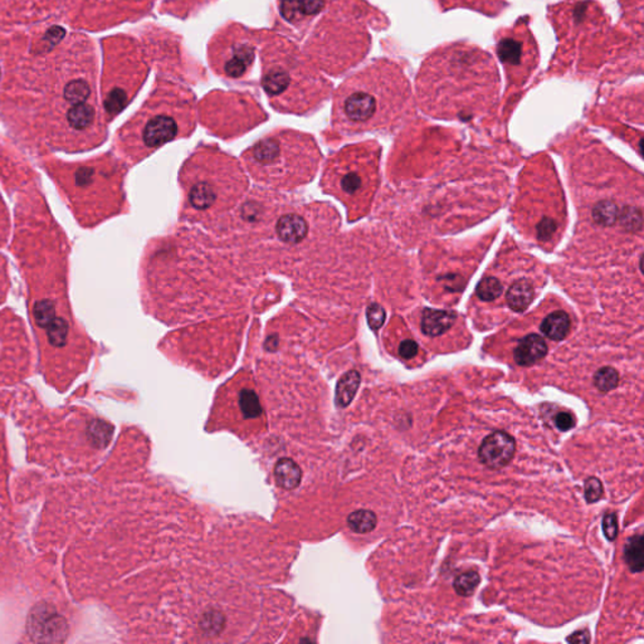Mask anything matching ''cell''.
Returning a JSON list of instances; mask_svg holds the SVG:
<instances>
[{
  "label": "cell",
  "mask_w": 644,
  "mask_h": 644,
  "mask_svg": "<svg viewBox=\"0 0 644 644\" xmlns=\"http://www.w3.org/2000/svg\"><path fill=\"white\" fill-rule=\"evenodd\" d=\"M456 319L455 312L426 309L422 313V331L430 337L441 336L455 325Z\"/></svg>",
  "instance_id": "cell-15"
},
{
  "label": "cell",
  "mask_w": 644,
  "mask_h": 644,
  "mask_svg": "<svg viewBox=\"0 0 644 644\" xmlns=\"http://www.w3.org/2000/svg\"><path fill=\"white\" fill-rule=\"evenodd\" d=\"M603 531H604V535L608 539L609 541H614L616 536H618V519H616V515L609 512V514L604 516V519H603Z\"/></svg>",
  "instance_id": "cell-35"
},
{
  "label": "cell",
  "mask_w": 644,
  "mask_h": 644,
  "mask_svg": "<svg viewBox=\"0 0 644 644\" xmlns=\"http://www.w3.org/2000/svg\"><path fill=\"white\" fill-rule=\"evenodd\" d=\"M481 583V577L477 572H462L461 575L457 577L455 580V590L458 595L461 596H470L472 594L476 592L478 585Z\"/></svg>",
  "instance_id": "cell-26"
},
{
  "label": "cell",
  "mask_w": 644,
  "mask_h": 644,
  "mask_svg": "<svg viewBox=\"0 0 644 644\" xmlns=\"http://www.w3.org/2000/svg\"><path fill=\"white\" fill-rule=\"evenodd\" d=\"M238 403L243 415L248 419H254L262 414V406L258 395L253 389L243 388L239 391Z\"/></svg>",
  "instance_id": "cell-24"
},
{
  "label": "cell",
  "mask_w": 644,
  "mask_h": 644,
  "mask_svg": "<svg viewBox=\"0 0 644 644\" xmlns=\"http://www.w3.org/2000/svg\"><path fill=\"white\" fill-rule=\"evenodd\" d=\"M33 316H34V320H36L37 325L42 329H47L48 326L51 325L52 321L56 318V310H54V304L50 300H42V301H38L36 304H34V310H33Z\"/></svg>",
  "instance_id": "cell-31"
},
{
  "label": "cell",
  "mask_w": 644,
  "mask_h": 644,
  "mask_svg": "<svg viewBox=\"0 0 644 644\" xmlns=\"http://www.w3.org/2000/svg\"><path fill=\"white\" fill-rule=\"evenodd\" d=\"M200 118L204 126L218 120V126L213 130L216 134L222 129L225 120L229 123V129H234L236 120H242L249 127H253L256 123H262L266 118L263 110L249 94L240 92H222L220 90H214L203 101L199 103Z\"/></svg>",
  "instance_id": "cell-10"
},
{
  "label": "cell",
  "mask_w": 644,
  "mask_h": 644,
  "mask_svg": "<svg viewBox=\"0 0 644 644\" xmlns=\"http://www.w3.org/2000/svg\"><path fill=\"white\" fill-rule=\"evenodd\" d=\"M183 214L193 222L218 217L243 196L248 180L238 161L216 145H202L181 167Z\"/></svg>",
  "instance_id": "cell-5"
},
{
  "label": "cell",
  "mask_w": 644,
  "mask_h": 644,
  "mask_svg": "<svg viewBox=\"0 0 644 644\" xmlns=\"http://www.w3.org/2000/svg\"><path fill=\"white\" fill-rule=\"evenodd\" d=\"M384 320H385V311L382 306L379 304H371L368 310V321L371 329L377 330L383 326Z\"/></svg>",
  "instance_id": "cell-37"
},
{
  "label": "cell",
  "mask_w": 644,
  "mask_h": 644,
  "mask_svg": "<svg viewBox=\"0 0 644 644\" xmlns=\"http://www.w3.org/2000/svg\"><path fill=\"white\" fill-rule=\"evenodd\" d=\"M67 120L73 129L83 130L91 126L94 120V109L87 103L73 105L67 114Z\"/></svg>",
  "instance_id": "cell-22"
},
{
  "label": "cell",
  "mask_w": 644,
  "mask_h": 644,
  "mask_svg": "<svg viewBox=\"0 0 644 644\" xmlns=\"http://www.w3.org/2000/svg\"><path fill=\"white\" fill-rule=\"evenodd\" d=\"M68 330H70V326H68L65 320L61 319V318H54V320L51 322V325L47 327V335H48V339H50L52 345L56 346V348L65 346V344L67 342V336H68Z\"/></svg>",
  "instance_id": "cell-28"
},
{
  "label": "cell",
  "mask_w": 644,
  "mask_h": 644,
  "mask_svg": "<svg viewBox=\"0 0 644 644\" xmlns=\"http://www.w3.org/2000/svg\"><path fill=\"white\" fill-rule=\"evenodd\" d=\"M455 1H458V0H455ZM459 1H462V4H470L472 7L477 8L476 0H459Z\"/></svg>",
  "instance_id": "cell-43"
},
{
  "label": "cell",
  "mask_w": 644,
  "mask_h": 644,
  "mask_svg": "<svg viewBox=\"0 0 644 644\" xmlns=\"http://www.w3.org/2000/svg\"><path fill=\"white\" fill-rule=\"evenodd\" d=\"M309 231L304 219L297 214H289L281 218L277 225V234L283 242L298 243L306 237Z\"/></svg>",
  "instance_id": "cell-16"
},
{
  "label": "cell",
  "mask_w": 644,
  "mask_h": 644,
  "mask_svg": "<svg viewBox=\"0 0 644 644\" xmlns=\"http://www.w3.org/2000/svg\"><path fill=\"white\" fill-rule=\"evenodd\" d=\"M585 499L589 503H594L603 497V485L596 477L588 478L584 485Z\"/></svg>",
  "instance_id": "cell-33"
},
{
  "label": "cell",
  "mask_w": 644,
  "mask_h": 644,
  "mask_svg": "<svg viewBox=\"0 0 644 644\" xmlns=\"http://www.w3.org/2000/svg\"><path fill=\"white\" fill-rule=\"evenodd\" d=\"M196 96L180 82L158 80L138 114L132 138L140 155H149L174 140L189 138L196 129Z\"/></svg>",
  "instance_id": "cell-7"
},
{
  "label": "cell",
  "mask_w": 644,
  "mask_h": 644,
  "mask_svg": "<svg viewBox=\"0 0 644 644\" xmlns=\"http://www.w3.org/2000/svg\"><path fill=\"white\" fill-rule=\"evenodd\" d=\"M130 102V96L121 88H112L105 98V110L110 116H116Z\"/></svg>",
  "instance_id": "cell-27"
},
{
  "label": "cell",
  "mask_w": 644,
  "mask_h": 644,
  "mask_svg": "<svg viewBox=\"0 0 644 644\" xmlns=\"http://www.w3.org/2000/svg\"><path fill=\"white\" fill-rule=\"evenodd\" d=\"M65 36V30H63V28L59 27V25H54V27H52L51 30H48V32L45 33V36H44V42L50 43V45L53 47V45L59 44V42L63 39V37Z\"/></svg>",
  "instance_id": "cell-40"
},
{
  "label": "cell",
  "mask_w": 644,
  "mask_h": 644,
  "mask_svg": "<svg viewBox=\"0 0 644 644\" xmlns=\"http://www.w3.org/2000/svg\"><path fill=\"white\" fill-rule=\"evenodd\" d=\"M555 426L561 432H568L575 426V419L570 413L560 412L555 417Z\"/></svg>",
  "instance_id": "cell-39"
},
{
  "label": "cell",
  "mask_w": 644,
  "mask_h": 644,
  "mask_svg": "<svg viewBox=\"0 0 644 644\" xmlns=\"http://www.w3.org/2000/svg\"><path fill=\"white\" fill-rule=\"evenodd\" d=\"M594 220L601 225H612L619 217V210L612 202H601L593 209Z\"/></svg>",
  "instance_id": "cell-32"
},
{
  "label": "cell",
  "mask_w": 644,
  "mask_h": 644,
  "mask_svg": "<svg viewBox=\"0 0 644 644\" xmlns=\"http://www.w3.org/2000/svg\"><path fill=\"white\" fill-rule=\"evenodd\" d=\"M398 353L399 356L403 357L404 360H412L419 353V346H418V344L415 341L406 339V340L400 342Z\"/></svg>",
  "instance_id": "cell-38"
},
{
  "label": "cell",
  "mask_w": 644,
  "mask_h": 644,
  "mask_svg": "<svg viewBox=\"0 0 644 644\" xmlns=\"http://www.w3.org/2000/svg\"><path fill=\"white\" fill-rule=\"evenodd\" d=\"M371 159L362 145L349 146L331 155L321 179V188L348 207L350 213L369 200L374 185Z\"/></svg>",
  "instance_id": "cell-8"
},
{
  "label": "cell",
  "mask_w": 644,
  "mask_h": 644,
  "mask_svg": "<svg viewBox=\"0 0 644 644\" xmlns=\"http://www.w3.org/2000/svg\"><path fill=\"white\" fill-rule=\"evenodd\" d=\"M409 96L398 65L377 59L344 81L333 96L331 125L341 134L377 129L395 116Z\"/></svg>",
  "instance_id": "cell-4"
},
{
  "label": "cell",
  "mask_w": 644,
  "mask_h": 644,
  "mask_svg": "<svg viewBox=\"0 0 644 644\" xmlns=\"http://www.w3.org/2000/svg\"><path fill=\"white\" fill-rule=\"evenodd\" d=\"M516 452V442L506 432L497 430L487 435L478 449L482 464L490 468H502L512 461Z\"/></svg>",
  "instance_id": "cell-12"
},
{
  "label": "cell",
  "mask_w": 644,
  "mask_h": 644,
  "mask_svg": "<svg viewBox=\"0 0 644 644\" xmlns=\"http://www.w3.org/2000/svg\"><path fill=\"white\" fill-rule=\"evenodd\" d=\"M30 633L34 641L41 642H59L65 636V622L59 613L51 609L41 608L30 616Z\"/></svg>",
  "instance_id": "cell-13"
},
{
  "label": "cell",
  "mask_w": 644,
  "mask_h": 644,
  "mask_svg": "<svg viewBox=\"0 0 644 644\" xmlns=\"http://www.w3.org/2000/svg\"><path fill=\"white\" fill-rule=\"evenodd\" d=\"M360 385V374L357 371H350L345 377H341L336 389V402L339 406L345 408L348 406Z\"/></svg>",
  "instance_id": "cell-20"
},
{
  "label": "cell",
  "mask_w": 644,
  "mask_h": 644,
  "mask_svg": "<svg viewBox=\"0 0 644 644\" xmlns=\"http://www.w3.org/2000/svg\"><path fill=\"white\" fill-rule=\"evenodd\" d=\"M502 293V284L497 278L495 277H486L481 282L478 283L476 295L479 297V300L491 302L496 300L497 297L501 296Z\"/></svg>",
  "instance_id": "cell-30"
},
{
  "label": "cell",
  "mask_w": 644,
  "mask_h": 644,
  "mask_svg": "<svg viewBox=\"0 0 644 644\" xmlns=\"http://www.w3.org/2000/svg\"><path fill=\"white\" fill-rule=\"evenodd\" d=\"M90 94H91V88L86 81H71L65 87V98L73 105L85 103L87 101Z\"/></svg>",
  "instance_id": "cell-25"
},
{
  "label": "cell",
  "mask_w": 644,
  "mask_h": 644,
  "mask_svg": "<svg viewBox=\"0 0 644 644\" xmlns=\"http://www.w3.org/2000/svg\"><path fill=\"white\" fill-rule=\"evenodd\" d=\"M534 300V286L528 280H519L507 291V304L515 312L526 310Z\"/></svg>",
  "instance_id": "cell-18"
},
{
  "label": "cell",
  "mask_w": 644,
  "mask_h": 644,
  "mask_svg": "<svg viewBox=\"0 0 644 644\" xmlns=\"http://www.w3.org/2000/svg\"><path fill=\"white\" fill-rule=\"evenodd\" d=\"M262 30H251L229 22L214 33L208 43V62L211 71L232 83L246 82L253 71Z\"/></svg>",
  "instance_id": "cell-9"
},
{
  "label": "cell",
  "mask_w": 644,
  "mask_h": 644,
  "mask_svg": "<svg viewBox=\"0 0 644 644\" xmlns=\"http://www.w3.org/2000/svg\"><path fill=\"white\" fill-rule=\"evenodd\" d=\"M623 225L625 227H630L632 229H641L642 227V214L639 210L630 209L627 208L623 210L622 217H621Z\"/></svg>",
  "instance_id": "cell-36"
},
{
  "label": "cell",
  "mask_w": 644,
  "mask_h": 644,
  "mask_svg": "<svg viewBox=\"0 0 644 644\" xmlns=\"http://www.w3.org/2000/svg\"><path fill=\"white\" fill-rule=\"evenodd\" d=\"M618 383H619V374L616 370L610 366L601 368L594 375L595 386L604 393L613 391L614 388H616Z\"/></svg>",
  "instance_id": "cell-29"
},
{
  "label": "cell",
  "mask_w": 644,
  "mask_h": 644,
  "mask_svg": "<svg viewBox=\"0 0 644 644\" xmlns=\"http://www.w3.org/2000/svg\"><path fill=\"white\" fill-rule=\"evenodd\" d=\"M275 478L280 487L284 490H293L301 482L302 470L295 461L290 458H281L276 464Z\"/></svg>",
  "instance_id": "cell-17"
},
{
  "label": "cell",
  "mask_w": 644,
  "mask_h": 644,
  "mask_svg": "<svg viewBox=\"0 0 644 644\" xmlns=\"http://www.w3.org/2000/svg\"><path fill=\"white\" fill-rule=\"evenodd\" d=\"M566 641H568L569 643H572V642H574V643H589V642H590V636H589L588 632H581V630H580V632H577V633L572 634L570 637H568Z\"/></svg>",
  "instance_id": "cell-41"
},
{
  "label": "cell",
  "mask_w": 644,
  "mask_h": 644,
  "mask_svg": "<svg viewBox=\"0 0 644 644\" xmlns=\"http://www.w3.org/2000/svg\"><path fill=\"white\" fill-rule=\"evenodd\" d=\"M572 321L564 311H555L546 316L541 324V331L551 340L560 341L568 336Z\"/></svg>",
  "instance_id": "cell-19"
},
{
  "label": "cell",
  "mask_w": 644,
  "mask_h": 644,
  "mask_svg": "<svg viewBox=\"0 0 644 644\" xmlns=\"http://www.w3.org/2000/svg\"><path fill=\"white\" fill-rule=\"evenodd\" d=\"M624 560L630 566L632 572H642L643 570V536L630 537L624 548Z\"/></svg>",
  "instance_id": "cell-21"
},
{
  "label": "cell",
  "mask_w": 644,
  "mask_h": 644,
  "mask_svg": "<svg viewBox=\"0 0 644 644\" xmlns=\"http://www.w3.org/2000/svg\"><path fill=\"white\" fill-rule=\"evenodd\" d=\"M557 229V223L551 219V218H545L543 219L539 225H537V228H536V233H537V237L540 240H543V242H548L552 238V236L555 234Z\"/></svg>",
  "instance_id": "cell-34"
},
{
  "label": "cell",
  "mask_w": 644,
  "mask_h": 644,
  "mask_svg": "<svg viewBox=\"0 0 644 644\" xmlns=\"http://www.w3.org/2000/svg\"><path fill=\"white\" fill-rule=\"evenodd\" d=\"M368 10L362 0H277V24L319 70L340 76L369 52Z\"/></svg>",
  "instance_id": "cell-1"
},
{
  "label": "cell",
  "mask_w": 644,
  "mask_h": 644,
  "mask_svg": "<svg viewBox=\"0 0 644 644\" xmlns=\"http://www.w3.org/2000/svg\"><path fill=\"white\" fill-rule=\"evenodd\" d=\"M253 179L278 189H295L313 179L321 152L311 135L301 131H272L242 154Z\"/></svg>",
  "instance_id": "cell-6"
},
{
  "label": "cell",
  "mask_w": 644,
  "mask_h": 644,
  "mask_svg": "<svg viewBox=\"0 0 644 644\" xmlns=\"http://www.w3.org/2000/svg\"><path fill=\"white\" fill-rule=\"evenodd\" d=\"M260 48L261 86L276 111L304 116L330 97L333 83L289 37L262 30Z\"/></svg>",
  "instance_id": "cell-2"
},
{
  "label": "cell",
  "mask_w": 644,
  "mask_h": 644,
  "mask_svg": "<svg viewBox=\"0 0 644 644\" xmlns=\"http://www.w3.org/2000/svg\"><path fill=\"white\" fill-rule=\"evenodd\" d=\"M418 86L426 101L443 109L457 107V114L466 116L470 103L496 98L499 73L486 52L455 44L435 52L424 62Z\"/></svg>",
  "instance_id": "cell-3"
},
{
  "label": "cell",
  "mask_w": 644,
  "mask_h": 644,
  "mask_svg": "<svg viewBox=\"0 0 644 644\" xmlns=\"http://www.w3.org/2000/svg\"><path fill=\"white\" fill-rule=\"evenodd\" d=\"M548 354V345L539 335H528L515 349V362L521 366H530L540 362Z\"/></svg>",
  "instance_id": "cell-14"
},
{
  "label": "cell",
  "mask_w": 644,
  "mask_h": 644,
  "mask_svg": "<svg viewBox=\"0 0 644 644\" xmlns=\"http://www.w3.org/2000/svg\"><path fill=\"white\" fill-rule=\"evenodd\" d=\"M92 174H94V172H92L91 169H87V167L81 169V170H79V173H77V183H79V184L90 183Z\"/></svg>",
  "instance_id": "cell-42"
},
{
  "label": "cell",
  "mask_w": 644,
  "mask_h": 644,
  "mask_svg": "<svg viewBox=\"0 0 644 644\" xmlns=\"http://www.w3.org/2000/svg\"><path fill=\"white\" fill-rule=\"evenodd\" d=\"M377 515L368 510L355 511L348 517L349 528L356 534H369L377 528Z\"/></svg>",
  "instance_id": "cell-23"
},
{
  "label": "cell",
  "mask_w": 644,
  "mask_h": 644,
  "mask_svg": "<svg viewBox=\"0 0 644 644\" xmlns=\"http://www.w3.org/2000/svg\"><path fill=\"white\" fill-rule=\"evenodd\" d=\"M497 56L506 67L511 80H526L537 65L535 42L528 30L507 32L497 43Z\"/></svg>",
  "instance_id": "cell-11"
}]
</instances>
